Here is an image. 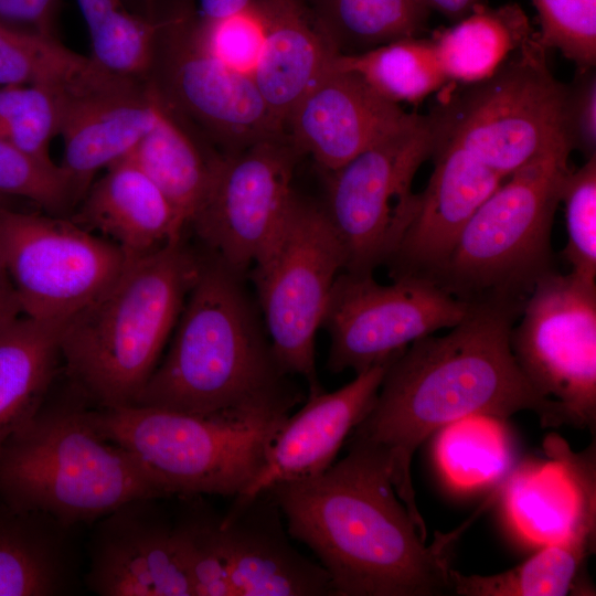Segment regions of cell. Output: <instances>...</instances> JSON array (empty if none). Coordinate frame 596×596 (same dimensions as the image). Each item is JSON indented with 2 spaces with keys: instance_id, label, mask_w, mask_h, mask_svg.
<instances>
[{
  "instance_id": "6da1fadb",
  "label": "cell",
  "mask_w": 596,
  "mask_h": 596,
  "mask_svg": "<svg viewBox=\"0 0 596 596\" xmlns=\"http://www.w3.org/2000/svg\"><path fill=\"white\" fill-rule=\"evenodd\" d=\"M519 316L501 307L471 306L448 333L414 341L391 362L372 409L348 437L387 455L395 490L424 536L411 464L432 433L470 415L504 419L522 411L535 413L542 427L579 428L561 403L534 389L517 363L510 334Z\"/></svg>"
},
{
  "instance_id": "7a4b0ae2",
  "label": "cell",
  "mask_w": 596,
  "mask_h": 596,
  "mask_svg": "<svg viewBox=\"0 0 596 596\" xmlns=\"http://www.w3.org/2000/svg\"><path fill=\"white\" fill-rule=\"evenodd\" d=\"M264 492L317 556L333 596L453 595L450 558L473 517L426 545L380 447L349 438L347 456L321 473Z\"/></svg>"
},
{
  "instance_id": "3957f363",
  "label": "cell",
  "mask_w": 596,
  "mask_h": 596,
  "mask_svg": "<svg viewBox=\"0 0 596 596\" xmlns=\"http://www.w3.org/2000/svg\"><path fill=\"white\" fill-rule=\"evenodd\" d=\"M237 277L214 257L201 259L168 352L134 404L198 415H275L300 401Z\"/></svg>"
},
{
  "instance_id": "277c9868",
  "label": "cell",
  "mask_w": 596,
  "mask_h": 596,
  "mask_svg": "<svg viewBox=\"0 0 596 596\" xmlns=\"http://www.w3.org/2000/svg\"><path fill=\"white\" fill-rule=\"evenodd\" d=\"M201 259L182 240L128 263L118 279L70 318L61 358L93 405H131L159 363Z\"/></svg>"
},
{
  "instance_id": "5b68a950",
  "label": "cell",
  "mask_w": 596,
  "mask_h": 596,
  "mask_svg": "<svg viewBox=\"0 0 596 596\" xmlns=\"http://www.w3.org/2000/svg\"><path fill=\"white\" fill-rule=\"evenodd\" d=\"M93 405L72 383L49 400L0 449V497L77 526L136 498L166 499L127 449L99 430Z\"/></svg>"
},
{
  "instance_id": "8992f818",
  "label": "cell",
  "mask_w": 596,
  "mask_h": 596,
  "mask_svg": "<svg viewBox=\"0 0 596 596\" xmlns=\"http://www.w3.org/2000/svg\"><path fill=\"white\" fill-rule=\"evenodd\" d=\"M571 151H551L508 177L477 209L433 281L469 306L521 313L554 272L551 233Z\"/></svg>"
},
{
  "instance_id": "52a82bcc",
  "label": "cell",
  "mask_w": 596,
  "mask_h": 596,
  "mask_svg": "<svg viewBox=\"0 0 596 596\" xmlns=\"http://www.w3.org/2000/svg\"><path fill=\"white\" fill-rule=\"evenodd\" d=\"M288 415H198L136 404L94 408L100 433L140 461L164 498L241 494Z\"/></svg>"
},
{
  "instance_id": "ba28073f",
  "label": "cell",
  "mask_w": 596,
  "mask_h": 596,
  "mask_svg": "<svg viewBox=\"0 0 596 596\" xmlns=\"http://www.w3.org/2000/svg\"><path fill=\"white\" fill-rule=\"evenodd\" d=\"M564 94L565 83L551 72L534 34L492 75L466 84L429 117L436 139L460 146L508 178L551 151L570 150Z\"/></svg>"
},
{
  "instance_id": "9c48e42d",
  "label": "cell",
  "mask_w": 596,
  "mask_h": 596,
  "mask_svg": "<svg viewBox=\"0 0 596 596\" xmlns=\"http://www.w3.org/2000/svg\"><path fill=\"white\" fill-rule=\"evenodd\" d=\"M344 265L343 247L323 206L295 192L276 238L253 266V281L273 353L284 372L308 382L309 394L322 390L316 336Z\"/></svg>"
},
{
  "instance_id": "30bf717a",
  "label": "cell",
  "mask_w": 596,
  "mask_h": 596,
  "mask_svg": "<svg viewBox=\"0 0 596 596\" xmlns=\"http://www.w3.org/2000/svg\"><path fill=\"white\" fill-rule=\"evenodd\" d=\"M429 115H418L341 167L327 173L322 205L344 251V272L373 274L400 245L419 203L412 189L432 158Z\"/></svg>"
},
{
  "instance_id": "8fae6325",
  "label": "cell",
  "mask_w": 596,
  "mask_h": 596,
  "mask_svg": "<svg viewBox=\"0 0 596 596\" xmlns=\"http://www.w3.org/2000/svg\"><path fill=\"white\" fill-rule=\"evenodd\" d=\"M0 265L22 315L65 323L106 291L128 262L73 220L0 206Z\"/></svg>"
},
{
  "instance_id": "7c38bea8",
  "label": "cell",
  "mask_w": 596,
  "mask_h": 596,
  "mask_svg": "<svg viewBox=\"0 0 596 596\" xmlns=\"http://www.w3.org/2000/svg\"><path fill=\"white\" fill-rule=\"evenodd\" d=\"M299 156L286 134L217 153L189 226L233 273L253 267L276 238L295 193Z\"/></svg>"
},
{
  "instance_id": "4fadbf2b",
  "label": "cell",
  "mask_w": 596,
  "mask_h": 596,
  "mask_svg": "<svg viewBox=\"0 0 596 596\" xmlns=\"http://www.w3.org/2000/svg\"><path fill=\"white\" fill-rule=\"evenodd\" d=\"M470 307L427 278L383 285L373 274L343 270L322 323L330 337L327 369L358 374L394 359L417 339L458 324Z\"/></svg>"
},
{
  "instance_id": "5bb4252c",
  "label": "cell",
  "mask_w": 596,
  "mask_h": 596,
  "mask_svg": "<svg viewBox=\"0 0 596 596\" xmlns=\"http://www.w3.org/2000/svg\"><path fill=\"white\" fill-rule=\"evenodd\" d=\"M510 334L534 389L561 403L579 428L596 427V283L552 272L525 300Z\"/></svg>"
},
{
  "instance_id": "9a60e30c",
  "label": "cell",
  "mask_w": 596,
  "mask_h": 596,
  "mask_svg": "<svg viewBox=\"0 0 596 596\" xmlns=\"http://www.w3.org/2000/svg\"><path fill=\"white\" fill-rule=\"evenodd\" d=\"M147 81L168 105L220 147V152L285 134L253 78L230 68L195 41L189 13L162 20Z\"/></svg>"
},
{
  "instance_id": "2e32d148",
  "label": "cell",
  "mask_w": 596,
  "mask_h": 596,
  "mask_svg": "<svg viewBox=\"0 0 596 596\" xmlns=\"http://www.w3.org/2000/svg\"><path fill=\"white\" fill-rule=\"evenodd\" d=\"M136 498L95 521L84 585L99 596H194L174 519Z\"/></svg>"
},
{
  "instance_id": "e0dca14e",
  "label": "cell",
  "mask_w": 596,
  "mask_h": 596,
  "mask_svg": "<svg viewBox=\"0 0 596 596\" xmlns=\"http://www.w3.org/2000/svg\"><path fill=\"white\" fill-rule=\"evenodd\" d=\"M547 460L511 470L502 507L513 532L526 544L545 546L596 541L595 443L575 453L561 436L543 441Z\"/></svg>"
},
{
  "instance_id": "ac0fdd59",
  "label": "cell",
  "mask_w": 596,
  "mask_h": 596,
  "mask_svg": "<svg viewBox=\"0 0 596 596\" xmlns=\"http://www.w3.org/2000/svg\"><path fill=\"white\" fill-rule=\"evenodd\" d=\"M405 111L356 74L331 66L292 107L285 134L300 155L332 171L409 123Z\"/></svg>"
},
{
  "instance_id": "d6986e66",
  "label": "cell",
  "mask_w": 596,
  "mask_h": 596,
  "mask_svg": "<svg viewBox=\"0 0 596 596\" xmlns=\"http://www.w3.org/2000/svg\"><path fill=\"white\" fill-rule=\"evenodd\" d=\"M281 513L267 492L235 498L214 517V540L235 596L333 595L324 568L291 546Z\"/></svg>"
},
{
  "instance_id": "ffe728a7",
  "label": "cell",
  "mask_w": 596,
  "mask_h": 596,
  "mask_svg": "<svg viewBox=\"0 0 596 596\" xmlns=\"http://www.w3.org/2000/svg\"><path fill=\"white\" fill-rule=\"evenodd\" d=\"M434 169L395 253L387 262L393 278L433 280L477 209L507 179L460 146L435 138Z\"/></svg>"
},
{
  "instance_id": "44dd1931",
  "label": "cell",
  "mask_w": 596,
  "mask_h": 596,
  "mask_svg": "<svg viewBox=\"0 0 596 596\" xmlns=\"http://www.w3.org/2000/svg\"><path fill=\"white\" fill-rule=\"evenodd\" d=\"M394 359L355 374L354 380L333 392L309 394L306 404L284 422L259 472L235 498L251 499L274 485L310 478L328 469L372 409Z\"/></svg>"
},
{
  "instance_id": "7402d4cb",
  "label": "cell",
  "mask_w": 596,
  "mask_h": 596,
  "mask_svg": "<svg viewBox=\"0 0 596 596\" xmlns=\"http://www.w3.org/2000/svg\"><path fill=\"white\" fill-rule=\"evenodd\" d=\"M160 109L161 97L148 81L70 97L60 131V166L81 200L98 171L130 153Z\"/></svg>"
},
{
  "instance_id": "603a6c76",
  "label": "cell",
  "mask_w": 596,
  "mask_h": 596,
  "mask_svg": "<svg viewBox=\"0 0 596 596\" xmlns=\"http://www.w3.org/2000/svg\"><path fill=\"white\" fill-rule=\"evenodd\" d=\"M72 220L113 242L128 263L182 240L187 227L159 188L126 158L91 184Z\"/></svg>"
},
{
  "instance_id": "cb8c5ba5",
  "label": "cell",
  "mask_w": 596,
  "mask_h": 596,
  "mask_svg": "<svg viewBox=\"0 0 596 596\" xmlns=\"http://www.w3.org/2000/svg\"><path fill=\"white\" fill-rule=\"evenodd\" d=\"M262 1L267 32L252 78L285 131L290 110L337 53L310 0Z\"/></svg>"
},
{
  "instance_id": "d4e9b609",
  "label": "cell",
  "mask_w": 596,
  "mask_h": 596,
  "mask_svg": "<svg viewBox=\"0 0 596 596\" xmlns=\"http://www.w3.org/2000/svg\"><path fill=\"white\" fill-rule=\"evenodd\" d=\"M76 526L0 497V596H64L79 587Z\"/></svg>"
},
{
  "instance_id": "484cf974",
  "label": "cell",
  "mask_w": 596,
  "mask_h": 596,
  "mask_svg": "<svg viewBox=\"0 0 596 596\" xmlns=\"http://www.w3.org/2000/svg\"><path fill=\"white\" fill-rule=\"evenodd\" d=\"M63 324L20 315L0 327V449L49 394Z\"/></svg>"
},
{
  "instance_id": "4316f807",
  "label": "cell",
  "mask_w": 596,
  "mask_h": 596,
  "mask_svg": "<svg viewBox=\"0 0 596 596\" xmlns=\"http://www.w3.org/2000/svg\"><path fill=\"white\" fill-rule=\"evenodd\" d=\"M217 153L204 147L190 124L161 97L156 123L126 159L159 188L189 226L210 182Z\"/></svg>"
},
{
  "instance_id": "83f0119b",
  "label": "cell",
  "mask_w": 596,
  "mask_h": 596,
  "mask_svg": "<svg viewBox=\"0 0 596 596\" xmlns=\"http://www.w3.org/2000/svg\"><path fill=\"white\" fill-rule=\"evenodd\" d=\"M535 33L517 3L478 4L469 14L432 36L449 79L471 84L492 75Z\"/></svg>"
},
{
  "instance_id": "f1b7e54d",
  "label": "cell",
  "mask_w": 596,
  "mask_h": 596,
  "mask_svg": "<svg viewBox=\"0 0 596 596\" xmlns=\"http://www.w3.org/2000/svg\"><path fill=\"white\" fill-rule=\"evenodd\" d=\"M132 81L104 71L54 35L22 32L0 23V86L39 84L79 96Z\"/></svg>"
},
{
  "instance_id": "f546056e",
  "label": "cell",
  "mask_w": 596,
  "mask_h": 596,
  "mask_svg": "<svg viewBox=\"0 0 596 596\" xmlns=\"http://www.w3.org/2000/svg\"><path fill=\"white\" fill-rule=\"evenodd\" d=\"M595 544L568 541L542 546L522 564L492 575H464L451 568L457 596H566L595 595L582 583L586 560Z\"/></svg>"
},
{
  "instance_id": "4dcf8cb0",
  "label": "cell",
  "mask_w": 596,
  "mask_h": 596,
  "mask_svg": "<svg viewBox=\"0 0 596 596\" xmlns=\"http://www.w3.org/2000/svg\"><path fill=\"white\" fill-rule=\"evenodd\" d=\"M329 66L356 74L397 105L419 103L449 83L434 41L424 36L396 40L356 54H336Z\"/></svg>"
},
{
  "instance_id": "1f68e13d",
  "label": "cell",
  "mask_w": 596,
  "mask_h": 596,
  "mask_svg": "<svg viewBox=\"0 0 596 596\" xmlns=\"http://www.w3.org/2000/svg\"><path fill=\"white\" fill-rule=\"evenodd\" d=\"M337 54L423 36L430 11L419 0H310Z\"/></svg>"
},
{
  "instance_id": "d6a6232c",
  "label": "cell",
  "mask_w": 596,
  "mask_h": 596,
  "mask_svg": "<svg viewBox=\"0 0 596 596\" xmlns=\"http://www.w3.org/2000/svg\"><path fill=\"white\" fill-rule=\"evenodd\" d=\"M503 421L477 414L459 418L439 429L435 458L450 487L472 491L509 475L513 448Z\"/></svg>"
},
{
  "instance_id": "836d02e7",
  "label": "cell",
  "mask_w": 596,
  "mask_h": 596,
  "mask_svg": "<svg viewBox=\"0 0 596 596\" xmlns=\"http://www.w3.org/2000/svg\"><path fill=\"white\" fill-rule=\"evenodd\" d=\"M70 97L47 85L0 86V138L51 161L50 145L60 136Z\"/></svg>"
},
{
  "instance_id": "e575fe53",
  "label": "cell",
  "mask_w": 596,
  "mask_h": 596,
  "mask_svg": "<svg viewBox=\"0 0 596 596\" xmlns=\"http://www.w3.org/2000/svg\"><path fill=\"white\" fill-rule=\"evenodd\" d=\"M161 25L162 21L118 7L88 29L89 57L113 75L147 81L153 67Z\"/></svg>"
},
{
  "instance_id": "d590c367",
  "label": "cell",
  "mask_w": 596,
  "mask_h": 596,
  "mask_svg": "<svg viewBox=\"0 0 596 596\" xmlns=\"http://www.w3.org/2000/svg\"><path fill=\"white\" fill-rule=\"evenodd\" d=\"M0 195L28 199L47 214L65 216L81 202L66 172L0 138Z\"/></svg>"
},
{
  "instance_id": "8d00e7d4",
  "label": "cell",
  "mask_w": 596,
  "mask_h": 596,
  "mask_svg": "<svg viewBox=\"0 0 596 596\" xmlns=\"http://www.w3.org/2000/svg\"><path fill=\"white\" fill-rule=\"evenodd\" d=\"M189 25L195 41L207 53L252 77L267 32V13L262 0H253L244 9L217 19L189 13Z\"/></svg>"
},
{
  "instance_id": "74e56055",
  "label": "cell",
  "mask_w": 596,
  "mask_h": 596,
  "mask_svg": "<svg viewBox=\"0 0 596 596\" xmlns=\"http://www.w3.org/2000/svg\"><path fill=\"white\" fill-rule=\"evenodd\" d=\"M560 203L564 204L567 233L562 255L574 276L596 283V156L568 170Z\"/></svg>"
},
{
  "instance_id": "f35d334b",
  "label": "cell",
  "mask_w": 596,
  "mask_h": 596,
  "mask_svg": "<svg viewBox=\"0 0 596 596\" xmlns=\"http://www.w3.org/2000/svg\"><path fill=\"white\" fill-rule=\"evenodd\" d=\"M539 18L536 41L574 63L576 70L596 65V0H531Z\"/></svg>"
},
{
  "instance_id": "ab89813d",
  "label": "cell",
  "mask_w": 596,
  "mask_h": 596,
  "mask_svg": "<svg viewBox=\"0 0 596 596\" xmlns=\"http://www.w3.org/2000/svg\"><path fill=\"white\" fill-rule=\"evenodd\" d=\"M562 125L571 151H579L585 160L596 156L595 67L576 70L572 82L565 84Z\"/></svg>"
},
{
  "instance_id": "60d3db41",
  "label": "cell",
  "mask_w": 596,
  "mask_h": 596,
  "mask_svg": "<svg viewBox=\"0 0 596 596\" xmlns=\"http://www.w3.org/2000/svg\"><path fill=\"white\" fill-rule=\"evenodd\" d=\"M60 0H0V23L22 32L53 35Z\"/></svg>"
},
{
  "instance_id": "b9f144b4",
  "label": "cell",
  "mask_w": 596,
  "mask_h": 596,
  "mask_svg": "<svg viewBox=\"0 0 596 596\" xmlns=\"http://www.w3.org/2000/svg\"><path fill=\"white\" fill-rule=\"evenodd\" d=\"M430 12L435 11L457 22L469 14L480 0H419Z\"/></svg>"
},
{
  "instance_id": "7bdbcfd3",
  "label": "cell",
  "mask_w": 596,
  "mask_h": 596,
  "mask_svg": "<svg viewBox=\"0 0 596 596\" xmlns=\"http://www.w3.org/2000/svg\"><path fill=\"white\" fill-rule=\"evenodd\" d=\"M22 315L13 287L0 265V327Z\"/></svg>"
},
{
  "instance_id": "ee69618b",
  "label": "cell",
  "mask_w": 596,
  "mask_h": 596,
  "mask_svg": "<svg viewBox=\"0 0 596 596\" xmlns=\"http://www.w3.org/2000/svg\"><path fill=\"white\" fill-rule=\"evenodd\" d=\"M253 0H198V15L203 19H217L247 7Z\"/></svg>"
},
{
  "instance_id": "f6af8a7d",
  "label": "cell",
  "mask_w": 596,
  "mask_h": 596,
  "mask_svg": "<svg viewBox=\"0 0 596 596\" xmlns=\"http://www.w3.org/2000/svg\"><path fill=\"white\" fill-rule=\"evenodd\" d=\"M88 29L96 25L111 10L121 7V0H76Z\"/></svg>"
},
{
  "instance_id": "bcb514c9",
  "label": "cell",
  "mask_w": 596,
  "mask_h": 596,
  "mask_svg": "<svg viewBox=\"0 0 596 596\" xmlns=\"http://www.w3.org/2000/svg\"><path fill=\"white\" fill-rule=\"evenodd\" d=\"M0 206H9V198L0 195Z\"/></svg>"
},
{
  "instance_id": "7dc6e473",
  "label": "cell",
  "mask_w": 596,
  "mask_h": 596,
  "mask_svg": "<svg viewBox=\"0 0 596 596\" xmlns=\"http://www.w3.org/2000/svg\"><path fill=\"white\" fill-rule=\"evenodd\" d=\"M147 1H149V2H150L149 6H151V1H152V0H147Z\"/></svg>"
}]
</instances>
